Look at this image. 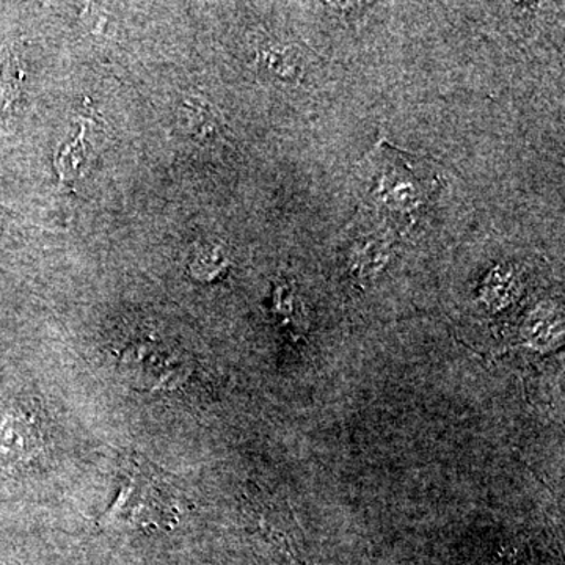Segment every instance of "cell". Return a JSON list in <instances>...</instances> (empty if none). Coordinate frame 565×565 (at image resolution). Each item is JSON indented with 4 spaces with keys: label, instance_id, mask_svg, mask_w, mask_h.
Returning <instances> with one entry per match:
<instances>
[{
    "label": "cell",
    "instance_id": "obj_1",
    "mask_svg": "<svg viewBox=\"0 0 565 565\" xmlns=\"http://www.w3.org/2000/svg\"><path fill=\"white\" fill-rule=\"evenodd\" d=\"M40 435L31 416L9 414L0 426V456L6 459H31L40 451Z\"/></svg>",
    "mask_w": 565,
    "mask_h": 565
},
{
    "label": "cell",
    "instance_id": "obj_2",
    "mask_svg": "<svg viewBox=\"0 0 565 565\" xmlns=\"http://www.w3.org/2000/svg\"><path fill=\"white\" fill-rule=\"evenodd\" d=\"M259 62L270 77L286 84L302 81L307 70L303 52L294 44L267 43L259 51Z\"/></svg>",
    "mask_w": 565,
    "mask_h": 565
},
{
    "label": "cell",
    "instance_id": "obj_3",
    "mask_svg": "<svg viewBox=\"0 0 565 565\" xmlns=\"http://www.w3.org/2000/svg\"><path fill=\"white\" fill-rule=\"evenodd\" d=\"M226 266H228V262H226V256L223 255L221 248L211 247L200 253L191 269L193 277L199 278V280L211 281L217 278Z\"/></svg>",
    "mask_w": 565,
    "mask_h": 565
}]
</instances>
